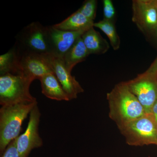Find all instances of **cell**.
<instances>
[{
	"label": "cell",
	"mask_w": 157,
	"mask_h": 157,
	"mask_svg": "<svg viewBox=\"0 0 157 157\" xmlns=\"http://www.w3.org/2000/svg\"><path fill=\"white\" fill-rule=\"evenodd\" d=\"M109 117L118 128L145 114L137 98L129 90L125 82L116 85L107 94Z\"/></svg>",
	"instance_id": "cell-1"
},
{
	"label": "cell",
	"mask_w": 157,
	"mask_h": 157,
	"mask_svg": "<svg viewBox=\"0 0 157 157\" xmlns=\"http://www.w3.org/2000/svg\"><path fill=\"white\" fill-rule=\"evenodd\" d=\"M35 103L5 105L0 109V152L2 155L12 140L17 138L23 121L36 105Z\"/></svg>",
	"instance_id": "cell-2"
},
{
	"label": "cell",
	"mask_w": 157,
	"mask_h": 157,
	"mask_svg": "<svg viewBox=\"0 0 157 157\" xmlns=\"http://www.w3.org/2000/svg\"><path fill=\"white\" fill-rule=\"evenodd\" d=\"M33 81L22 74L6 73L0 76V104L2 106L35 103L30 92Z\"/></svg>",
	"instance_id": "cell-3"
},
{
	"label": "cell",
	"mask_w": 157,
	"mask_h": 157,
	"mask_svg": "<svg viewBox=\"0 0 157 157\" xmlns=\"http://www.w3.org/2000/svg\"><path fill=\"white\" fill-rule=\"evenodd\" d=\"M118 129L129 145H157V122L152 113H145Z\"/></svg>",
	"instance_id": "cell-4"
},
{
	"label": "cell",
	"mask_w": 157,
	"mask_h": 157,
	"mask_svg": "<svg viewBox=\"0 0 157 157\" xmlns=\"http://www.w3.org/2000/svg\"><path fill=\"white\" fill-rule=\"evenodd\" d=\"M15 47L21 53L46 55L51 53L47 27L39 22L26 26L16 36Z\"/></svg>",
	"instance_id": "cell-5"
},
{
	"label": "cell",
	"mask_w": 157,
	"mask_h": 157,
	"mask_svg": "<svg viewBox=\"0 0 157 157\" xmlns=\"http://www.w3.org/2000/svg\"><path fill=\"white\" fill-rule=\"evenodd\" d=\"M125 82L146 113H151L153 106L157 101V75L144 72Z\"/></svg>",
	"instance_id": "cell-6"
},
{
	"label": "cell",
	"mask_w": 157,
	"mask_h": 157,
	"mask_svg": "<svg viewBox=\"0 0 157 157\" xmlns=\"http://www.w3.org/2000/svg\"><path fill=\"white\" fill-rule=\"evenodd\" d=\"M29 115L25 132L17 137V147L21 157H28L33 149L43 145V141L39 132L41 113L38 104L33 108Z\"/></svg>",
	"instance_id": "cell-7"
},
{
	"label": "cell",
	"mask_w": 157,
	"mask_h": 157,
	"mask_svg": "<svg viewBox=\"0 0 157 157\" xmlns=\"http://www.w3.org/2000/svg\"><path fill=\"white\" fill-rule=\"evenodd\" d=\"M132 20L141 32L151 34L157 28V9L152 0H133Z\"/></svg>",
	"instance_id": "cell-8"
},
{
	"label": "cell",
	"mask_w": 157,
	"mask_h": 157,
	"mask_svg": "<svg viewBox=\"0 0 157 157\" xmlns=\"http://www.w3.org/2000/svg\"><path fill=\"white\" fill-rule=\"evenodd\" d=\"M17 51L19 74L33 81L35 79L39 80L46 74L53 73L45 55L21 53L17 50Z\"/></svg>",
	"instance_id": "cell-9"
},
{
	"label": "cell",
	"mask_w": 157,
	"mask_h": 157,
	"mask_svg": "<svg viewBox=\"0 0 157 157\" xmlns=\"http://www.w3.org/2000/svg\"><path fill=\"white\" fill-rule=\"evenodd\" d=\"M45 56L54 74L69 96L70 101L76 99L78 94L84 92L75 76H72L71 72L66 67L61 58L52 54Z\"/></svg>",
	"instance_id": "cell-10"
},
{
	"label": "cell",
	"mask_w": 157,
	"mask_h": 157,
	"mask_svg": "<svg viewBox=\"0 0 157 157\" xmlns=\"http://www.w3.org/2000/svg\"><path fill=\"white\" fill-rule=\"evenodd\" d=\"M47 27L51 50V54L61 59L77 39L86 32H68L57 29L53 26Z\"/></svg>",
	"instance_id": "cell-11"
},
{
	"label": "cell",
	"mask_w": 157,
	"mask_h": 157,
	"mask_svg": "<svg viewBox=\"0 0 157 157\" xmlns=\"http://www.w3.org/2000/svg\"><path fill=\"white\" fill-rule=\"evenodd\" d=\"M39 80L41 82L42 94L47 98L57 101H70L69 96L53 73L46 74Z\"/></svg>",
	"instance_id": "cell-12"
},
{
	"label": "cell",
	"mask_w": 157,
	"mask_h": 157,
	"mask_svg": "<svg viewBox=\"0 0 157 157\" xmlns=\"http://www.w3.org/2000/svg\"><path fill=\"white\" fill-rule=\"evenodd\" d=\"M94 21L88 19L77 10L59 23L53 25L55 28L68 32L86 31L94 27Z\"/></svg>",
	"instance_id": "cell-13"
},
{
	"label": "cell",
	"mask_w": 157,
	"mask_h": 157,
	"mask_svg": "<svg viewBox=\"0 0 157 157\" xmlns=\"http://www.w3.org/2000/svg\"><path fill=\"white\" fill-rule=\"evenodd\" d=\"M94 27L85 32L82 39L90 55L104 54L109 50V43Z\"/></svg>",
	"instance_id": "cell-14"
},
{
	"label": "cell",
	"mask_w": 157,
	"mask_h": 157,
	"mask_svg": "<svg viewBox=\"0 0 157 157\" xmlns=\"http://www.w3.org/2000/svg\"><path fill=\"white\" fill-rule=\"evenodd\" d=\"M89 55L87 48L80 37L62 59L66 67L71 73L75 66L84 61Z\"/></svg>",
	"instance_id": "cell-15"
},
{
	"label": "cell",
	"mask_w": 157,
	"mask_h": 157,
	"mask_svg": "<svg viewBox=\"0 0 157 157\" xmlns=\"http://www.w3.org/2000/svg\"><path fill=\"white\" fill-rule=\"evenodd\" d=\"M9 73L19 74L18 54L15 47L0 56V75Z\"/></svg>",
	"instance_id": "cell-16"
},
{
	"label": "cell",
	"mask_w": 157,
	"mask_h": 157,
	"mask_svg": "<svg viewBox=\"0 0 157 157\" xmlns=\"http://www.w3.org/2000/svg\"><path fill=\"white\" fill-rule=\"evenodd\" d=\"M94 27L100 29L106 34L113 50H117L120 48V38L117 32L114 22L103 19L98 22L94 23Z\"/></svg>",
	"instance_id": "cell-17"
},
{
	"label": "cell",
	"mask_w": 157,
	"mask_h": 157,
	"mask_svg": "<svg viewBox=\"0 0 157 157\" xmlns=\"http://www.w3.org/2000/svg\"><path fill=\"white\" fill-rule=\"evenodd\" d=\"M97 6L98 1L96 0H86L78 10L85 17L94 21L96 16Z\"/></svg>",
	"instance_id": "cell-18"
},
{
	"label": "cell",
	"mask_w": 157,
	"mask_h": 157,
	"mask_svg": "<svg viewBox=\"0 0 157 157\" xmlns=\"http://www.w3.org/2000/svg\"><path fill=\"white\" fill-rule=\"evenodd\" d=\"M104 19L114 22L116 12L111 0H103Z\"/></svg>",
	"instance_id": "cell-19"
},
{
	"label": "cell",
	"mask_w": 157,
	"mask_h": 157,
	"mask_svg": "<svg viewBox=\"0 0 157 157\" xmlns=\"http://www.w3.org/2000/svg\"><path fill=\"white\" fill-rule=\"evenodd\" d=\"M17 139L15 138L9 144L2 157H21L17 150Z\"/></svg>",
	"instance_id": "cell-20"
},
{
	"label": "cell",
	"mask_w": 157,
	"mask_h": 157,
	"mask_svg": "<svg viewBox=\"0 0 157 157\" xmlns=\"http://www.w3.org/2000/svg\"><path fill=\"white\" fill-rule=\"evenodd\" d=\"M144 72L149 74L157 75V56L150 67Z\"/></svg>",
	"instance_id": "cell-21"
},
{
	"label": "cell",
	"mask_w": 157,
	"mask_h": 157,
	"mask_svg": "<svg viewBox=\"0 0 157 157\" xmlns=\"http://www.w3.org/2000/svg\"><path fill=\"white\" fill-rule=\"evenodd\" d=\"M157 122V101L152 108L151 113Z\"/></svg>",
	"instance_id": "cell-22"
},
{
	"label": "cell",
	"mask_w": 157,
	"mask_h": 157,
	"mask_svg": "<svg viewBox=\"0 0 157 157\" xmlns=\"http://www.w3.org/2000/svg\"><path fill=\"white\" fill-rule=\"evenodd\" d=\"M152 35H154L155 37H156L157 38V28L153 32Z\"/></svg>",
	"instance_id": "cell-23"
},
{
	"label": "cell",
	"mask_w": 157,
	"mask_h": 157,
	"mask_svg": "<svg viewBox=\"0 0 157 157\" xmlns=\"http://www.w3.org/2000/svg\"><path fill=\"white\" fill-rule=\"evenodd\" d=\"M153 3L154 5L155 6L156 8L157 9V0H152Z\"/></svg>",
	"instance_id": "cell-24"
}]
</instances>
